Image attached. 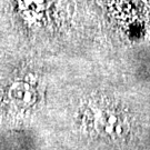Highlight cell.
<instances>
[{"mask_svg": "<svg viewBox=\"0 0 150 150\" xmlns=\"http://www.w3.org/2000/svg\"><path fill=\"white\" fill-rule=\"evenodd\" d=\"M99 126L103 132L110 136H119L123 132V125L119 118L111 113H105L99 119Z\"/></svg>", "mask_w": 150, "mask_h": 150, "instance_id": "6da1fadb", "label": "cell"}, {"mask_svg": "<svg viewBox=\"0 0 150 150\" xmlns=\"http://www.w3.org/2000/svg\"><path fill=\"white\" fill-rule=\"evenodd\" d=\"M144 2H146V4H148V5H150V0H142Z\"/></svg>", "mask_w": 150, "mask_h": 150, "instance_id": "7a4b0ae2", "label": "cell"}]
</instances>
